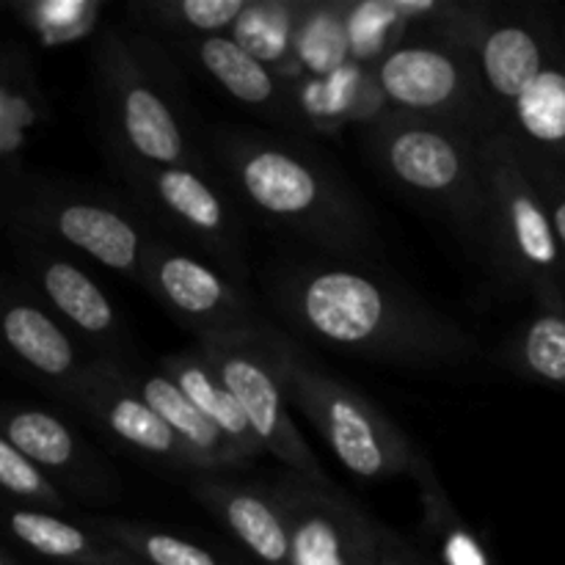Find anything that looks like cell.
<instances>
[{
    "instance_id": "10",
    "label": "cell",
    "mask_w": 565,
    "mask_h": 565,
    "mask_svg": "<svg viewBox=\"0 0 565 565\" xmlns=\"http://www.w3.org/2000/svg\"><path fill=\"white\" fill-rule=\"evenodd\" d=\"M130 204L160 230L199 248L237 287L248 279L246 230L230 193L210 171L108 158Z\"/></svg>"
},
{
    "instance_id": "27",
    "label": "cell",
    "mask_w": 565,
    "mask_h": 565,
    "mask_svg": "<svg viewBox=\"0 0 565 565\" xmlns=\"http://www.w3.org/2000/svg\"><path fill=\"white\" fill-rule=\"evenodd\" d=\"M88 524L103 535H108L114 544L130 552L143 565H237L230 557L210 550V546L196 544L185 535L169 533L163 527H152V524L110 516H94L88 519Z\"/></svg>"
},
{
    "instance_id": "7",
    "label": "cell",
    "mask_w": 565,
    "mask_h": 565,
    "mask_svg": "<svg viewBox=\"0 0 565 565\" xmlns=\"http://www.w3.org/2000/svg\"><path fill=\"white\" fill-rule=\"evenodd\" d=\"M445 17L401 39L379 64L370 66L381 110L486 138L502 130L494 99L478 55L467 39L445 25Z\"/></svg>"
},
{
    "instance_id": "31",
    "label": "cell",
    "mask_w": 565,
    "mask_h": 565,
    "mask_svg": "<svg viewBox=\"0 0 565 565\" xmlns=\"http://www.w3.org/2000/svg\"><path fill=\"white\" fill-rule=\"evenodd\" d=\"M0 486L17 505L61 513V516L72 511L70 497L61 491V486L6 439H0Z\"/></svg>"
},
{
    "instance_id": "25",
    "label": "cell",
    "mask_w": 565,
    "mask_h": 565,
    "mask_svg": "<svg viewBox=\"0 0 565 565\" xmlns=\"http://www.w3.org/2000/svg\"><path fill=\"white\" fill-rule=\"evenodd\" d=\"M491 362L522 381L565 390V315L535 309L505 334Z\"/></svg>"
},
{
    "instance_id": "20",
    "label": "cell",
    "mask_w": 565,
    "mask_h": 565,
    "mask_svg": "<svg viewBox=\"0 0 565 565\" xmlns=\"http://www.w3.org/2000/svg\"><path fill=\"white\" fill-rule=\"evenodd\" d=\"M47 121V97L31 55L14 42L0 55V193L25 180V149Z\"/></svg>"
},
{
    "instance_id": "13",
    "label": "cell",
    "mask_w": 565,
    "mask_h": 565,
    "mask_svg": "<svg viewBox=\"0 0 565 565\" xmlns=\"http://www.w3.org/2000/svg\"><path fill=\"white\" fill-rule=\"evenodd\" d=\"M11 241L20 274L31 290L50 307V312L97 351L99 359H110L125 367H136V345L125 320L103 287L88 276L83 265L61 254L53 243L22 232H6Z\"/></svg>"
},
{
    "instance_id": "5",
    "label": "cell",
    "mask_w": 565,
    "mask_h": 565,
    "mask_svg": "<svg viewBox=\"0 0 565 565\" xmlns=\"http://www.w3.org/2000/svg\"><path fill=\"white\" fill-rule=\"evenodd\" d=\"M480 143L483 138L458 127L390 110L364 127V147L381 174L425 207L447 215L467 246L486 259L489 199Z\"/></svg>"
},
{
    "instance_id": "4",
    "label": "cell",
    "mask_w": 565,
    "mask_h": 565,
    "mask_svg": "<svg viewBox=\"0 0 565 565\" xmlns=\"http://www.w3.org/2000/svg\"><path fill=\"white\" fill-rule=\"evenodd\" d=\"M94 86L108 158L210 171L180 75L154 39L108 28L94 47Z\"/></svg>"
},
{
    "instance_id": "29",
    "label": "cell",
    "mask_w": 565,
    "mask_h": 565,
    "mask_svg": "<svg viewBox=\"0 0 565 565\" xmlns=\"http://www.w3.org/2000/svg\"><path fill=\"white\" fill-rule=\"evenodd\" d=\"M348 3H309L296 44V66H303L312 81L334 75L351 58L348 44Z\"/></svg>"
},
{
    "instance_id": "2",
    "label": "cell",
    "mask_w": 565,
    "mask_h": 565,
    "mask_svg": "<svg viewBox=\"0 0 565 565\" xmlns=\"http://www.w3.org/2000/svg\"><path fill=\"white\" fill-rule=\"evenodd\" d=\"M207 143L226 185L265 224L337 259L359 263L379 248L367 204L318 149L248 127H213Z\"/></svg>"
},
{
    "instance_id": "32",
    "label": "cell",
    "mask_w": 565,
    "mask_h": 565,
    "mask_svg": "<svg viewBox=\"0 0 565 565\" xmlns=\"http://www.w3.org/2000/svg\"><path fill=\"white\" fill-rule=\"evenodd\" d=\"M519 152H522L524 169H527L530 180H533L535 191H539L541 202H544L552 232H555V241L565 259V163L552 158V154L539 152V149H530L522 141H519Z\"/></svg>"
},
{
    "instance_id": "17",
    "label": "cell",
    "mask_w": 565,
    "mask_h": 565,
    "mask_svg": "<svg viewBox=\"0 0 565 565\" xmlns=\"http://www.w3.org/2000/svg\"><path fill=\"white\" fill-rule=\"evenodd\" d=\"M3 439L81 500L108 502L119 494V483L108 463L77 436L66 419L47 408H6Z\"/></svg>"
},
{
    "instance_id": "24",
    "label": "cell",
    "mask_w": 565,
    "mask_h": 565,
    "mask_svg": "<svg viewBox=\"0 0 565 565\" xmlns=\"http://www.w3.org/2000/svg\"><path fill=\"white\" fill-rule=\"evenodd\" d=\"M412 478L417 486L419 505H423V533L436 544L439 565H497L478 530L461 516L456 502L450 500L423 447L412 467Z\"/></svg>"
},
{
    "instance_id": "18",
    "label": "cell",
    "mask_w": 565,
    "mask_h": 565,
    "mask_svg": "<svg viewBox=\"0 0 565 565\" xmlns=\"http://www.w3.org/2000/svg\"><path fill=\"white\" fill-rule=\"evenodd\" d=\"M188 491L259 565H290V522L274 486L196 472Z\"/></svg>"
},
{
    "instance_id": "8",
    "label": "cell",
    "mask_w": 565,
    "mask_h": 565,
    "mask_svg": "<svg viewBox=\"0 0 565 565\" xmlns=\"http://www.w3.org/2000/svg\"><path fill=\"white\" fill-rule=\"evenodd\" d=\"M287 397L315 425L337 461L364 483L412 475L419 445L364 392L320 370L287 331L274 340Z\"/></svg>"
},
{
    "instance_id": "11",
    "label": "cell",
    "mask_w": 565,
    "mask_h": 565,
    "mask_svg": "<svg viewBox=\"0 0 565 565\" xmlns=\"http://www.w3.org/2000/svg\"><path fill=\"white\" fill-rule=\"evenodd\" d=\"M141 287L196 337V345L263 340L276 329L254 312L235 281L163 235L149 243Z\"/></svg>"
},
{
    "instance_id": "16",
    "label": "cell",
    "mask_w": 565,
    "mask_h": 565,
    "mask_svg": "<svg viewBox=\"0 0 565 565\" xmlns=\"http://www.w3.org/2000/svg\"><path fill=\"white\" fill-rule=\"evenodd\" d=\"M0 329L9 353L31 373V379L72 406L92 356H81L72 331L39 301L31 287L6 279Z\"/></svg>"
},
{
    "instance_id": "19",
    "label": "cell",
    "mask_w": 565,
    "mask_h": 565,
    "mask_svg": "<svg viewBox=\"0 0 565 565\" xmlns=\"http://www.w3.org/2000/svg\"><path fill=\"white\" fill-rule=\"evenodd\" d=\"M174 44L196 70H202L237 105L265 116L274 125H301L298 94H292V88L287 86L279 72L254 58L230 33H224V36L177 39Z\"/></svg>"
},
{
    "instance_id": "9",
    "label": "cell",
    "mask_w": 565,
    "mask_h": 565,
    "mask_svg": "<svg viewBox=\"0 0 565 565\" xmlns=\"http://www.w3.org/2000/svg\"><path fill=\"white\" fill-rule=\"evenodd\" d=\"M6 232L66 246L141 285L143 257L158 232L130 202L77 188L70 182L31 177L0 193Z\"/></svg>"
},
{
    "instance_id": "28",
    "label": "cell",
    "mask_w": 565,
    "mask_h": 565,
    "mask_svg": "<svg viewBox=\"0 0 565 565\" xmlns=\"http://www.w3.org/2000/svg\"><path fill=\"white\" fill-rule=\"evenodd\" d=\"M248 0H143L130 6L136 28L171 33L177 39L224 36L246 11Z\"/></svg>"
},
{
    "instance_id": "30",
    "label": "cell",
    "mask_w": 565,
    "mask_h": 565,
    "mask_svg": "<svg viewBox=\"0 0 565 565\" xmlns=\"http://www.w3.org/2000/svg\"><path fill=\"white\" fill-rule=\"evenodd\" d=\"M9 9L42 47H64L97 28L103 0H11Z\"/></svg>"
},
{
    "instance_id": "21",
    "label": "cell",
    "mask_w": 565,
    "mask_h": 565,
    "mask_svg": "<svg viewBox=\"0 0 565 565\" xmlns=\"http://www.w3.org/2000/svg\"><path fill=\"white\" fill-rule=\"evenodd\" d=\"M6 530L20 546L33 555L58 565H143L130 552L94 530L92 524H75L61 513L39 511L9 502Z\"/></svg>"
},
{
    "instance_id": "3",
    "label": "cell",
    "mask_w": 565,
    "mask_h": 565,
    "mask_svg": "<svg viewBox=\"0 0 565 565\" xmlns=\"http://www.w3.org/2000/svg\"><path fill=\"white\" fill-rule=\"evenodd\" d=\"M447 28L467 39L502 130L565 163V14L550 3H452Z\"/></svg>"
},
{
    "instance_id": "6",
    "label": "cell",
    "mask_w": 565,
    "mask_h": 565,
    "mask_svg": "<svg viewBox=\"0 0 565 565\" xmlns=\"http://www.w3.org/2000/svg\"><path fill=\"white\" fill-rule=\"evenodd\" d=\"M489 199L486 263L502 292L565 315V259L544 202L522 163L519 141L497 130L480 143Z\"/></svg>"
},
{
    "instance_id": "34",
    "label": "cell",
    "mask_w": 565,
    "mask_h": 565,
    "mask_svg": "<svg viewBox=\"0 0 565 565\" xmlns=\"http://www.w3.org/2000/svg\"><path fill=\"white\" fill-rule=\"evenodd\" d=\"M0 565H25V563H22L11 550H3L0 552Z\"/></svg>"
},
{
    "instance_id": "23",
    "label": "cell",
    "mask_w": 565,
    "mask_h": 565,
    "mask_svg": "<svg viewBox=\"0 0 565 565\" xmlns=\"http://www.w3.org/2000/svg\"><path fill=\"white\" fill-rule=\"evenodd\" d=\"M188 397L193 401V406L243 452V456L252 461V458L265 456V447L259 445V439L254 436L252 425H248L246 414H243L241 403L235 401V395L230 392V386L224 384L215 367L210 364V359L204 356L202 348H188V351L169 353V356L160 359V367Z\"/></svg>"
},
{
    "instance_id": "1",
    "label": "cell",
    "mask_w": 565,
    "mask_h": 565,
    "mask_svg": "<svg viewBox=\"0 0 565 565\" xmlns=\"http://www.w3.org/2000/svg\"><path fill=\"white\" fill-rule=\"evenodd\" d=\"M268 298L296 334L345 356L390 367L467 370L483 359L478 337L406 281L353 259L274 268Z\"/></svg>"
},
{
    "instance_id": "26",
    "label": "cell",
    "mask_w": 565,
    "mask_h": 565,
    "mask_svg": "<svg viewBox=\"0 0 565 565\" xmlns=\"http://www.w3.org/2000/svg\"><path fill=\"white\" fill-rule=\"evenodd\" d=\"M307 6L303 0H248L230 36L285 77L287 70H296L298 31Z\"/></svg>"
},
{
    "instance_id": "33",
    "label": "cell",
    "mask_w": 565,
    "mask_h": 565,
    "mask_svg": "<svg viewBox=\"0 0 565 565\" xmlns=\"http://www.w3.org/2000/svg\"><path fill=\"white\" fill-rule=\"evenodd\" d=\"M373 565H439V563H434L425 552H419L406 535H401L397 530L386 527L384 522H379Z\"/></svg>"
},
{
    "instance_id": "15",
    "label": "cell",
    "mask_w": 565,
    "mask_h": 565,
    "mask_svg": "<svg viewBox=\"0 0 565 565\" xmlns=\"http://www.w3.org/2000/svg\"><path fill=\"white\" fill-rule=\"evenodd\" d=\"M72 406L94 419L105 434L114 436L127 450L166 463V467L185 469L193 475L199 472L185 445L132 386L125 364L92 356L81 386L72 397Z\"/></svg>"
},
{
    "instance_id": "12",
    "label": "cell",
    "mask_w": 565,
    "mask_h": 565,
    "mask_svg": "<svg viewBox=\"0 0 565 565\" xmlns=\"http://www.w3.org/2000/svg\"><path fill=\"white\" fill-rule=\"evenodd\" d=\"M279 326L263 340L248 342H224V345H199L215 373L224 379L235 401L241 403L248 425L265 452L279 458L285 469L303 475L315 483L331 486L323 463L307 445L301 430L290 417V397H287L285 381L274 362V340L279 337Z\"/></svg>"
},
{
    "instance_id": "14",
    "label": "cell",
    "mask_w": 565,
    "mask_h": 565,
    "mask_svg": "<svg viewBox=\"0 0 565 565\" xmlns=\"http://www.w3.org/2000/svg\"><path fill=\"white\" fill-rule=\"evenodd\" d=\"M274 491L290 522V565H373L379 519L345 491L290 469Z\"/></svg>"
},
{
    "instance_id": "22",
    "label": "cell",
    "mask_w": 565,
    "mask_h": 565,
    "mask_svg": "<svg viewBox=\"0 0 565 565\" xmlns=\"http://www.w3.org/2000/svg\"><path fill=\"white\" fill-rule=\"evenodd\" d=\"M132 386L143 395V401L163 417V423L174 430L177 439L191 452L199 472H224V469L248 467V458L193 406L191 397L163 373V370L127 367Z\"/></svg>"
}]
</instances>
